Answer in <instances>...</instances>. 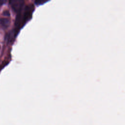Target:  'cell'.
Wrapping results in <instances>:
<instances>
[{"mask_svg": "<svg viewBox=\"0 0 125 125\" xmlns=\"http://www.w3.org/2000/svg\"><path fill=\"white\" fill-rule=\"evenodd\" d=\"M10 4L16 12H20L24 4L23 0H9Z\"/></svg>", "mask_w": 125, "mask_h": 125, "instance_id": "1", "label": "cell"}, {"mask_svg": "<svg viewBox=\"0 0 125 125\" xmlns=\"http://www.w3.org/2000/svg\"><path fill=\"white\" fill-rule=\"evenodd\" d=\"M0 22L3 26H7L9 24V21L7 19H1L0 20Z\"/></svg>", "mask_w": 125, "mask_h": 125, "instance_id": "2", "label": "cell"}, {"mask_svg": "<svg viewBox=\"0 0 125 125\" xmlns=\"http://www.w3.org/2000/svg\"><path fill=\"white\" fill-rule=\"evenodd\" d=\"M48 0H35V2L38 5H40L45 3Z\"/></svg>", "mask_w": 125, "mask_h": 125, "instance_id": "3", "label": "cell"}, {"mask_svg": "<svg viewBox=\"0 0 125 125\" xmlns=\"http://www.w3.org/2000/svg\"><path fill=\"white\" fill-rule=\"evenodd\" d=\"M3 14L5 16H9L10 15V13H9L8 11H4Z\"/></svg>", "mask_w": 125, "mask_h": 125, "instance_id": "4", "label": "cell"}, {"mask_svg": "<svg viewBox=\"0 0 125 125\" xmlns=\"http://www.w3.org/2000/svg\"><path fill=\"white\" fill-rule=\"evenodd\" d=\"M3 3V0H0V6H1Z\"/></svg>", "mask_w": 125, "mask_h": 125, "instance_id": "5", "label": "cell"}]
</instances>
